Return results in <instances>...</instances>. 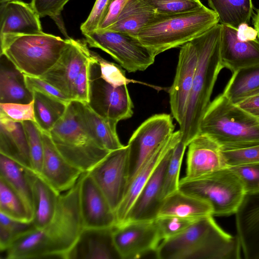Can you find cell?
<instances>
[{"label":"cell","instance_id":"1","mask_svg":"<svg viewBox=\"0 0 259 259\" xmlns=\"http://www.w3.org/2000/svg\"><path fill=\"white\" fill-rule=\"evenodd\" d=\"M79 186L80 178L72 188L61 194L52 221L17 239L6 250L7 258L68 259L83 229L79 204Z\"/></svg>","mask_w":259,"mask_h":259},{"label":"cell","instance_id":"2","mask_svg":"<svg viewBox=\"0 0 259 259\" xmlns=\"http://www.w3.org/2000/svg\"><path fill=\"white\" fill-rule=\"evenodd\" d=\"M200 218L180 234L162 240L155 251L159 259H239L237 236L224 231L212 217Z\"/></svg>","mask_w":259,"mask_h":259},{"label":"cell","instance_id":"3","mask_svg":"<svg viewBox=\"0 0 259 259\" xmlns=\"http://www.w3.org/2000/svg\"><path fill=\"white\" fill-rule=\"evenodd\" d=\"M222 25L218 23L196 37L199 58L186 113L179 125L182 141L187 146L199 134L218 76L224 68L221 60Z\"/></svg>","mask_w":259,"mask_h":259},{"label":"cell","instance_id":"4","mask_svg":"<svg viewBox=\"0 0 259 259\" xmlns=\"http://www.w3.org/2000/svg\"><path fill=\"white\" fill-rule=\"evenodd\" d=\"M84 104L78 101H71L49 134L65 159L87 172L110 151L98 142L89 129L84 117Z\"/></svg>","mask_w":259,"mask_h":259},{"label":"cell","instance_id":"5","mask_svg":"<svg viewBox=\"0 0 259 259\" xmlns=\"http://www.w3.org/2000/svg\"><path fill=\"white\" fill-rule=\"evenodd\" d=\"M218 23L217 13L203 5L186 12L160 14L140 30L137 37L156 57L169 49L181 47Z\"/></svg>","mask_w":259,"mask_h":259},{"label":"cell","instance_id":"6","mask_svg":"<svg viewBox=\"0 0 259 259\" xmlns=\"http://www.w3.org/2000/svg\"><path fill=\"white\" fill-rule=\"evenodd\" d=\"M199 134L212 138L223 150L248 147L259 144V120L222 93L208 106Z\"/></svg>","mask_w":259,"mask_h":259},{"label":"cell","instance_id":"7","mask_svg":"<svg viewBox=\"0 0 259 259\" xmlns=\"http://www.w3.org/2000/svg\"><path fill=\"white\" fill-rule=\"evenodd\" d=\"M68 38L45 32L9 35L1 38V54L24 75L39 77L58 60Z\"/></svg>","mask_w":259,"mask_h":259},{"label":"cell","instance_id":"8","mask_svg":"<svg viewBox=\"0 0 259 259\" xmlns=\"http://www.w3.org/2000/svg\"><path fill=\"white\" fill-rule=\"evenodd\" d=\"M179 190L207 202L213 216L235 214L246 194L240 179L229 167L196 179H181Z\"/></svg>","mask_w":259,"mask_h":259},{"label":"cell","instance_id":"9","mask_svg":"<svg viewBox=\"0 0 259 259\" xmlns=\"http://www.w3.org/2000/svg\"><path fill=\"white\" fill-rule=\"evenodd\" d=\"M84 35L90 47L107 53L128 72L144 71L154 62L155 56L137 37L108 29Z\"/></svg>","mask_w":259,"mask_h":259},{"label":"cell","instance_id":"10","mask_svg":"<svg viewBox=\"0 0 259 259\" xmlns=\"http://www.w3.org/2000/svg\"><path fill=\"white\" fill-rule=\"evenodd\" d=\"M87 104L99 116L116 124L133 114L134 105L127 85L115 87L104 80L94 57L90 67L89 100Z\"/></svg>","mask_w":259,"mask_h":259},{"label":"cell","instance_id":"11","mask_svg":"<svg viewBox=\"0 0 259 259\" xmlns=\"http://www.w3.org/2000/svg\"><path fill=\"white\" fill-rule=\"evenodd\" d=\"M174 130L171 116L161 113L150 117L135 131L127 145L129 151L128 183L147 157L172 136Z\"/></svg>","mask_w":259,"mask_h":259},{"label":"cell","instance_id":"12","mask_svg":"<svg viewBox=\"0 0 259 259\" xmlns=\"http://www.w3.org/2000/svg\"><path fill=\"white\" fill-rule=\"evenodd\" d=\"M88 172L115 212L124 196L129 181L127 145L110 151Z\"/></svg>","mask_w":259,"mask_h":259},{"label":"cell","instance_id":"13","mask_svg":"<svg viewBox=\"0 0 259 259\" xmlns=\"http://www.w3.org/2000/svg\"><path fill=\"white\" fill-rule=\"evenodd\" d=\"M112 238L121 259L139 258L155 252L162 241L154 220L128 222L114 226Z\"/></svg>","mask_w":259,"mask_h":259},{"label":"cell","instance_id":"14","mask_svg":"<svg viewBox=\"0 0 259 259\" xmlns=\"http://www.w3.org/2000/svg\"><path fill=\"white\" fill-rule=\"evenodd\" d=\"M198 58L196 38L181 47L175 76L168 90L171 113L179 125L186 113Z\"/></svg>","mask_w":259,"mask_h":259},{"label":"cell","instance_id":"15","mask_svg":"<svg viewBox=\"0 0 259 259\" xmlns=\"http://www.w3.org/2000/svg\"><path fill=\"white\" fill-rule=\"evenodd\" d=\"M92 58L87 42L68 38L57 62L39 78L55 87L71 101L74 82L84 65Z\"/></svg>","mask_w":259,"mask_h":259},{"label":"cell","instance_id":"16","mask_svg":"<svg viewBox=\"0 0 259 259\" xmlns=\"http://www.w3.org/2000/svg\"><path fill=\"white\" fill-rule=\"evenodd\" d=\"M79 204L83 229L115 226L114 211L88 171L83 172L80 177Z\"/></svg>","mask_w":259,"mask_h":259},{"label":"cell","instance_id":"17","mask_svg":"<svg viewBox=\"0 0 259 259\" xmlns=\"http://www.w3.org/2000/svg\"><path fill=\"white\" fill-rule=\"evenodd\" d=\"M188 147L186 174L181 179H196L228 167L221 147L207 135L198 134Z\"/></svg>","mask_w":259,"mask_h":259},{"label":"cell","instance_id":"18","mask_svg":"<svg viewBox=\"0 0 259 259\" xmlns=\"http://www.w3.org/2000/svg\"><path fill=\"white\" fill-rule=\"evenodd\" d=\"M40 133L44 157L39 175L61 194L72 188L84 172L65 159L55 146L49 133L41 131Z\"/></svg>","mask_w":259,"mask_h":259},{"label":"cell","instance_id":"19","mask_svg":"<svg viewBox=\"0 0 259 259\" xmlns=\"http://www.w3.org/2000/svg\"><path fill=\"white\" fill-rule=\"evenodd\" d=\"M182 136L180 130L174 132L166 141L147 157L130 180L124 196L115 211V226L124 222L133 204L157 166L167 152L182 139Z\"/></svg>","mask_w":259,"mask_h":259},{"label":"cell","instance_id":"20","mask_svg":"<svg viewBox=\"0 0 259 259\" xmlns=\"http://www.w3.org/2000/svg\"><path fill=\"white\" fill-rule=\"evenodd\" d=\"M222 25L221 60L223 67L233 73L240 68L259 64V37L241 40L238 29Z\"/></svg>","mask_w":259,"mask_h":259},{"label":"cell","instance_id":"21","mask_svg":"<svg viewBox=\"0 0 259 259\" xmlns=\"http://www.w3.org/2000/svg\"><path fill=\"white\" fill-rule=\"evenodd\" d=\"M172 148L162 159L142 189L122 224L128 222L150 221L157 218L163 200L161 193L163 178Z\"/></svg>","mask_w":259,"mask_h":259},{"label":"cell","instance_id":"22","mask_svg":"<svg viewBox=\"0 0 259 259\" xmlns=\"http://www.w3.org/2000/svg\"><path fill=\"white\" fill-rule=\"evenodd\" d=\"M235 214L245 258L259 259V192L246 193Z\"/></svg>","mask_w":259,"mask_h":259},{"label":"cell","instance_id":"23","mask_svg":"<svg viewBox=\"0 0 259 259\" xmlns=\"http://www.w3.org/2000/svg\"><path fill=\"white\" fill-rule=\"evenodd\" d=\"M40 17L31 4L12 0L1 4L0 38L44 33Z\"/></svg>","mask_w":259,"mask_h":259},{"label":"cell","instance_id":"24","mask_svg":"<svg viewBox=\"0 0 259 259\" xmlns=\"http://www.w3.org/2000/svg\"><path fill=\"white\" fill-rule=\"evenodd\" d=\"M32 194V222L36 229L49 224L56 215L61 194L39 174L26 168Z\"/></svg>","mask_w":259,"mask_h":259},{"label":"cell","instance_id":"25","mask_svg":"<svg viewBox=\"0 0 259 259\" xmlns=\"http://www.w3.org/2000/svg\"><path fill=\"white\" fill-rule=\"evenodd\" d=\"M113 227L83 229L68 259H121L113 243Z\"/></svg>","mask_w":259,"mask_h":259},{"label":"cell","instance_id":"26","mask_svg":"<svg viewBox=\"0 0 259 259\" xmlns=\"http://www.w3.org/2000/svg\"><path fill=\"white\" fill-rule=\"evenodd\" d=\"M0 154L32 169L28 139L23 122L12 120L1 112Z\"/></svg>","mask_w":259,"mask_h":259},{"label":"cell","instance_id":"27","mask_svg":"<svg viewBox=\"0 0 259 259\" xmlns=\"http://www.w3.org/2000/svg\"><path fill=\"white\" fill-rule=\"evenodd\" d=\"M207 215H212V208L207 202L178 190L162 200L157 218L175 216L199 219Z\"/></svg>","mask_w":259,"mask_h":259},{"label":"cell","instance_id":"28","mask_svg":"<svg viewBox=\"0 0 259 259\" xmlns=\"http://www.w3.org/2000/svg\"><path fill=\"white\" fill-rule=\"evenodd\" d=\"M1 55L0 103L28 104L33 100V94L28 89L25 75L12 63L7 66Z\"/></svg>","mask_w":259,"mask_h":259},{"label":"cell","instance_id":"29","mask_svg":"<svg viewBox=\"0 0 259 259\" xmlns=\"http://www.w3.org/2000/svg\"><path fill=\"white\" fill-rule=\"evenodd\" d=\"M159 14L141 0H128L116 22L106 29L137 37L140 30Z\"/></svg>","mask_w":259,"mask_h":259},{"label":"cell","instance_id":"30","mask_svg":"<svg viewBox=\"0 0 259 259\" xmlns=\"http://www.w3.org/2000/svg\"><path fill=\"white\" fill-rule=\"evenodd\" d=\"M223 93L237 105L259 92V64L240 68L233 73Z\"/></svg>","mask_w":259,"mask_h":259},{"label":"cell","instance_id":"31","mask_svg":"<svg viewBox=\"0 0 259 259\" xmlns=\"http://www.w3.org/2000/svg\"><path fill=\"white\" fill-rule=\"evenodd\" d=\"M208 4L218 15L219 23L237 29L248 24L253 14L252 0H208Z\"/></svg>","mask_w":259,"mask_h":259},{"label":"cell","instance_id":"32","mask_svg":"<svg viewBox=\"0 0 259 259\" xmlns=\"http://www.w3.org/2000/svg\"><path fill=\"white\" fill-rule=\"evenodd\" d=\"M26 168L16 161L0 154V177L20 196L32 213V194L26 176Z\"/></svg>","mask_w":259,"mask_h":259},{"label":"cell","instance_id":"33","mask_svg":"<svg viewBox=\"0 0 259 259\" xmlns=\"http://www.w3.org/2000/svg\"><path fill=\"white\" fill-rule=\"evenodd\" d=\"M34 111L38 128L49 133L64 114L67 105L38 92H34Z\"/></svg>","mask_w":259,"mask_h":259},{"label":"cell","instance_id":"34","mask_svg":"<svg viewBox=\"0 0 259 259\" xmlns=\"http://www.w3.org/2000/svg\"><path fill=\"white\" fill-rule=\"evenodd\" d=\"M84 113L87 125L98 142L109 151L123 148L116 132L117 124L97 114L87 103Z\"/></svg>","mask_w":259,"mask_h":259},{"label":"cell","instance_id":"35","mask_svg":"<svg viewBox=\"0 0 259 259\" xmlns=\"http://www.w3.org/2000/svg\"><path fill=\"white\" fill-rule=\"evenodd\" d=\"M0 213L11 218L32 222V213L15 190L0 177Z\"/></svg>","mask_w":259,"mask_h":259},{"label":"cell","instance_id":"36","mask_svg":"<svg viewBox=\"0 0 259 259\" xmlns=\"http://www.w3.org/2000/svg\"><path fill=\"white\" fill-rule=\"evenodd\" d=\"M188 146L179 141L172 148L165 170L162 188V198L179 190L180 172L185 150Z\"/></svg>","mask_w":259,"mask_h":259},{"label":"cell","instance_id":"37","mask_svg":"<svg viewBox=\"0 0 259 259\" xmlns=\"http://www.w3.org/2000/svg\"><path fill=\"white\" fill-rule=\"evenodd\" d=\"M34 228L32 222L19 221L0 213L1 250H6L20 237Z\"/></svg>","mask_w":259,"mask_h":259},{"label":"cell","instance_id":"38","mask_svg":"<svg viewBox=\"0 0 259 259\" xmlns=\"http://www.w3.org/2000/svg\"><path fill=\"white\" fill-rule=\"evenodd\" d=\"M27 135L32 170L40 174L44 157V145L40 130L35 122H22Z\"/></svg>","mask_w":259,"mask_h":259},{"label":"cell","instance_id":"39","mask_svg":"<svg viewBox=\"0 0 259 259\" xmlns=\"http://www.w3.org/2000/svg\"><path fill=\"white\" fill-rule=\"evenodd\" d=\"M160 14L169 15L193 10L203 5L201 0H141Z\"/></svg>","mask_w":259,"mask_h":259},{"label":"cell","instance_id":"40","mask_svg":"<svg viewBox=\"0 0 259 259\" xmlns=\"http://www.w3.org/2000/svg\"><path fill=\"white\" fill-rule=\"evenodd\" d=\"M199 219L163 216L157 217L154 221L163 240L180 234Z\"/></svg>","mask_w":259,"mask_h":259},{"label":"cell","instance_id":"41","mask_svg":"<svg viewBox=\"0 0 259 259\" xmlns=\"http://www.w3.org/2000/svg\"><path fill=\"white\" fill-rule=\"evenodd\" d=\"M93 56L99 64L102 78L115 87L127 85L137 81L128 79L125 71L118 65L108 61L93 52Z\"/></svg>","mask_w":259,"mask_h":259},{"label":"cell","instance_id":"42","mask_svg":"<svg viewBox=\"0 0 259 259\" xmlns=\"http://www.w3.org/2000/svg\"><path fill=\"white\" fill-rule=\"evenodd\" d=\"M70 0H31V5L39 17L48 16L56 22L59 28L69 38L61 19V12Z\"/></svg>","mask_w":259,"mask_h":259},{"label":"cell","instance_id":"43","mask_svg":"<svg viewBox=\"0 0 259 259\" xmlns=\"http://www.w3.org/2000/svg\"><path fill=\"white\" fill-rule=\"evenodd\" d=\"M241 182L246 193L259 192V163L229 167Z\"/></svg>","mask_w":259,"mask_h":259},{"label":"cell","instance_id":"44","mask_svg":"<svg viewBox=\"0 0 259 259\" xmlns=\"http://www.w3.org/2000/svg\"><path fill=\"white\" fill-rule=\"evenodd\" d=\"M222 153L228 167L259 163V144L240 149L222 150Z\"/></svg>","mask_w":259,"mask_h":259},{"label":"cell","instance_id":"45","mask_svg":"<svg viewBox=\"0 0 259 259\" xmlns=\"http://www.w3.org/2000/svg\"><path fill=\"white\" fill-rule=\"evenodd\" d=\"M0 112L15 121L30 120L35 122L34 100L28 104L0 103Z\"/></svg>","mask_w":259,"mask_h":259},{"label":"cell","instance_id":"46","mask_svg":"<svg viewBox=\"0 0 259 259\" xmlns=\"http://www.w3.org/2000/svg\"><path fill=\"white\" fill-rule=\"evenodd\" d=\"M24 75L27 87L32 93L34 92L41 93L66 105H68L71 101L66 95L39 77Z\"/></svg>","mask_w":259,"mask_h":259},{"label":"cell","instance_id":"47","mask_svg":"<svg viewBox=\"0 0 259 259\" xmlns=\"http://www.w3.org/2000/svg\"><path fill=\"white\" fill-rule=\"evenodd\" d=\"M94 57L84 65L75 79L72 89L71 100L88 103L89 100L90 67Z\"/></svg>","mask_w":259,"mask_h":259},{"label":"cell","instance_id":"48","mask_svg":"<svg viewBox=\"0 0 259 259\" xmlns=\"http://www.w3.org/2000/svg\"><path fill=\"white\" fill-rule=\"evenodd\" d=\"M110 2V0H96L88 18L80 26L83 35L98 29Z\"/></svg>","mask_w":259,"mask_h":259},{"label":"cell","instance_id":"49","mask_svg":"<svg viewBox=\"0 0 259 259\" xmlns=\"http://www.w3.org/2000/svg\"><path fill=\"white\" fill-rule=\"evenodd\" d=\"M128 0H110L97 30H104L114 24Z\"/></svg>","mask_w":259,"mask_h":259},{"label":"cell","instance_id":"50","mask_svg":"<svg viewBox=\"0 0 259 259\" xmlns=\"http://www.w3.org/2000/svg\"><path fill=\"white\" fill-rule=\"evenodd\" d=\"M237 105L259 120V92Z\"/></svg>","mask_w":259,"mask_h":259},{"label":"cell","instance_id":"51","mask_svg":"<svg viewBox=\"0 0 259 259\" xmlns=\"http://www.w3.org/2000/svg\"><path fill=\"white\" fill-rule=\"evenodd\" d=\"M238 36L240 39L246 40L254 39L257 35L254 29L248 27L247 24H243L238 29Z\"/></svg>","mask_w":259,"mask_h":259},{"label":"cell","instance_id":"52","mask_svg":"<svg viewBox=\"0 0 259 259\" xmlns=\"http://www.w3.org/2000/svg\"><path fill=\"white\" fill-rule=\"evenodd\" d=\"M253 23L254 29L257 33V36L259 37V9L257 11L253 17Z\"/></svg>","mask_w":259,"mask_h":259},{"label":"cell","instance_id":"53","mask_svg":"<svg viewBox=\"0 0 259 259\" xmlns=\"http://www.w3.org/2000/svg\"><path fill=\"white\" fill-rule=\"evenodd\" d=\"M12 1V0H0V3L3 4L5 3L8 2L9 1Z\"/></svg>","mask_w":259,"mask_h":259}]
</instances>
